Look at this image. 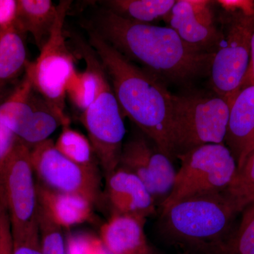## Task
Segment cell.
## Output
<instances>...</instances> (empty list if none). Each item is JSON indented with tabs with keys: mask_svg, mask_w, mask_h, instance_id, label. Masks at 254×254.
<instances>
[{
	"mask_svg": "<svg viewBox=\"0 0 254 254\" xmlns=\"http://www.w3.org/2000/svg\"><path fill=\"white\" fill-rule=\"evenodd\" d=\"M38 205L60 227L80 225L93 215V203L76 194L61 193L47 188L36 182Z\"/></svg>",
	"mask_w": 254,
	"mask_h": 254,
	"instance_id": "obj_16",
	"label": "cell"
},
{
	"mask_svg": "<svg viewBox=\"0 0 254 254\" xmlns=\"http://www.w3.org/2000/svg\"><path fill=\"white\" fill-rule=\"evenodd\" d=\"M80 53L86 63L82 72L76 71L68 84L66 96L82 113L94 102L101 88L105 71L94 50L89 44L77 40Z\"/></svg>",
	"mask_w": 254,
	"mask_h": 254,
	"instance_id": "obj_17",
	"label": "cell"
},
{
	"mask_svg": "<svg viewBox=\"0 0 254 254\" xmlns=\"http://www.w3.org/2000/svg\"><path fill=\"white\" fill-rule=\"evenodd\" d=\"M105 196L112 215H125L145 220L157 204L143 182L134 174L118 167L106 177Z\"/></svg>",
	"mask_w": 254,
	"mask_h": 254,
	"instance_id": "obj_13",
	"label": "cell"
},
{
	"mask_svg": "<svg viewBox=\"0 0 254 254\" xmlns=\"http://www.w3.org/2000/svg\"><path fill=\"white\" fill-rule=\"evenodd\" d=\"M223 193L239 214L254 203V150L237 169L235 178Z\"/></svg>",
	"mask_w": 254,
	"mask_h": 254,
	"instance_id": "obj_24",
	"label": "cell"
},
{
	"mask_svg": "<svg viewBox=\"0 0 254 254\" xmlns=\"http://www.w3.org/2000/svg\"><path fill=\"white\" fill-rule=\"evenodd\" d=\"M177 158L181 166L161 209L190 197L222 193L237 172L236 160L225 143L201 145Z\"/></svg>",
	"mask_w": 254,
	"mask_h": 254,
	"instance_id": "obj_5",
	"label": "cell"
},
{
	"mask_svg": "<svg viewBox=\"0 0 254 254\" xmlns=\"http://www.w3.org/2000/svg\"><path fill=\"white\" fill-rule=\"evenodd\" d=\"M31 150V147L16 138L0 160V205L9 216L12 232L38 225L37 184Z\"/></svg>",
	"mask_w": 254,
	"mask_h": 254,
	"instance_id": "obj_8",
	"label": "cell"
},
{
	"mask_svg": "<svg viewBox=\"0 0 254 254\" xmlns=\"http://www.w3.org/2000/svg\"><path fill=\"white\" fill-rule=\"evenodd\" d=\"M89 45L94 50L124 115L162 153L175 159L172 140L173 94L154 75L141 69L108 44L93 30H88Z\"/></svg>",
	"mask_w": 254,
	"mask_h": 254,
	"instance_id": "obj_2",
	"label": "cell"
},
{
	"mask_svg": "<svg viewBox=\"0 0 254 254\" xmlns=\"http://www.w3.org/2000/svg\"><path fill=\"white\" fill-rule=\"evenodd\" d=\"M230 105L216 94L173 95L172 140L175 158L201 145L225 143Z\"/></svg>",
	"mask_w": 254,
	"mask_h": 254,
	"instance_id": "obj_4",
	"label": "cell"
},
{
	"mask_svg": "<svg viewBox=\"0 0 254 254\" xmlns=\"http://www.w3.org/2000/svg\"><path fill=\"white\" fill-rule=\"evenodd\" d=\"M145 223L129 215H112L100 229V242L110 254H150Z\"/></svg>",
	"mask_w": 254,
	"mask_h": 254,
	"instance_id": "obj_15",
	"label": "cell"
},
{
	"mask_svg": "<svg viewBox=\"0 0 254 254\" xmlns=\"http://www.w3.org/2000/svg\"><path fill=\"white\" fill-rule=\"evenodd\" d=\"M67 254H86L84 247L81 243L74 239H69L66 245Z\"/></svg>",
	"mask_w": 254,
	"mask_h": 254,
	"instance_id": "obj_31",
	"label": "cell"
},
{
	"mask_svg": "<svg viewBox=\"0 0 254 254\" xmlns=\"http://www.w3.org/2000/svg\"><path fill=\"white\" fill-rule=\"evenodd\" d=\"M90 29L161 81L187 84L210 72L215 53L187 44L169 26L136 22L105 7L95 13Z\"/></svg>",
	"mask_w": 254,
	"mask_h": 254,
	"instance_id": "obj_1",
	"label": "cell"
},
{
	"mask_svg": "<svg viewBox=\"0 0 254 254\" xmlns=\"http://www.w3.org/2000/svg\"><path fill=\"white\" fill-rule=\"evenodd\" d=\"M238 226L207 254H254V203L242 212Z\"/></svg>",
	"mask_w": 254,
	"mask_h": 254,
	"instance_id": "obj_23",
	"label": "cell"
},
{
	"mask_svg": "<svg viewBox=\"0 0 254 254\" xmlns=\"http://www.w3.org/2000/svg\"><path fill=\"white\" fill-rule=\"evenodd\" d=\"M225 144L237 169L254 150V85L244 87L232 101Z\"/></svg>",
	"mask_w": 254,
	"mask_h": 254,
	"instance_id": "obj_14",
	"label": "cell"
},
{
	"mask_svg": "<svg viewBox=\"0 0 254 254\" xmlns=\"http://www.w3.org/2000/svg\"><path fill=\"white\" fill-rule=\"evenodd\" d=\"M16 138L12 132L0 124V160L9 152Z\"/></svg>",
	"mask_w": 254,
	"mask_h": 254,
	"instance_id": "obj_29",
	"label": "cell"
},
{
	"mask_svg": "<svg viewBox=\"0 0 254 254\" xmlns=\"http://www.w3.org/2000/svg\"><path fill=\"white\" fill-rule=\"evenodd\" d=\"M71 2L64 0L57 5L58 12L49 38L36 61L28 63L26 68V74L35 91L65 121L68 120L64 114L66 91L76 72L73 55L64 34L65 19Z\"/></svg>",
	"mask_w": 254,
	"mask_h": 254,
	"instance_id": "obj_6",
	"label": "cell"
},
{
	"mask_svg": "<svg viewBox=\"0 0 254 254\" xmlns=\"http://www.w3.org/2000/svg\"><path fill=\"white\" fill-rule=\"evenodd\" d=\"M225 31L210 67L215 94L232 103L243 88L250 66L254 11H226Z\"/></svg>",
	"mask_w": 254,
	"mask_h": 254,
	"instance_id": "obj_7",
	"label": "cell"
},
{
	"mask_svg": "<svg viewBox=\"0 0 254 254\" xmlns=\"http://www.w3.org/2000/svg\"><path fill=\"white\" fill-rule=\"evenodd\" d=\"M23 35L14 26L0 36V83L13 79L27 66Z\"/></svg>",
	"mask_w": 254,
	"mask_h": 254,
	"instance_id": "obj_21",
	"label": "cell"
},
{
	"mask_svg": "<svg viewBox=\"0 0 254 254\" xmlns=\"http://www.w3.org/2000/svg\"><path fill=\"white\" fill-rule=\"evenodd\" d=\"M16 10V0H0V36L14 26Z\"/></svg>",
	"mask_w": 254,
	"mask_h": 254,
	"instance_id": "obj_28",
	"label": "cell"
},
{
	"mask_svg": "<svg viewBox=\"0 0 254 254\" xmlns=\"http://www.w3.org/2000/svg\"><path fill=\"white\" fill-rule=\"evenodd\" d=\"M31 161L37 182L55 191L81 195L95 205L102 199L98 168L78 165L47 140L32 147Z\"/></svg>",
	"mask_w": 254,
	"mask_h": 254,
	"instance_id": "obj_9",
	"label": "cell"
},
{
	"mask_svg": "<svg viewBox=\"0 0 254 254\" xmlns=\"http://www.w3.org/2000/svg\"><path fill=\"white\" fill-rule=\"evenodd\" d=\"M38 223L43 254H67L62 227L38 205Z\"/></svg>",
	"mask_w": 254,
	"mask_h": 254,
	"instance_id": "obj_25",
	"label": "cell"
},
{
	"mask_svg": "<svg viewBox=\"0 0 254 254\" xmlns=\"http://www.w3.org/2000/svg\"><path fill=\"white\" fill-rule=\"evenodd\" d=\"M150 141L143 133L127 140L118 167L136 175L161 206L173 190L177 171L173 160Z\"/></svg>",
	"mask_w": 254,
	"mask_h": 254,
	"instance_id": "obj_11",
	"label": "cell"
},
{
	"mask_svg": "<svg viewBox=\"0 0 254 254\" xmlns=\"http://www.w3.org/2000/svg\"><path fill=\"white\" fill-rule=\"evenodd\" d=\"M0 254H13L11 223L6 210L0 205Z\"/></svg>",
	"mask_w": 254,
	"mask_h": 254,
	"instance_id": "obj_27",
	"label": "cell"
},
{
	"mask_svg": "<svg viewBox=\"0 0 254 254\" xmlns=\"http://www.w3.org/2000/svg\"><path fill=\"white\" fill-rule=\"evenodd\" d=\"M33 91L31 80L26 74L19 86L0 104V124L20 140L33 125L38 107L33 100Z\"/></svg>",
	"mask_w": 254,
	"mask_h": 254,
	"instance_id": "obj_18",
	"label": "cell"
},
{
	"mask_svg": "<svg viewBox=\"0 0 254 254\" xmlns=\"http://www.w3.org/2000/svg\"><path fill=\"white\" fill-rule=\"evenodd\" d=\"M175 0H109L101 1L105 8L131 21L150 23L160 18L167 19Z\"/></svg>",
	"mask_w": 254,
	"mask_h": 254,
	"instance_id": "obj_20",
	"label": "cell"
},
{
	"mask_svg": "<svg viewBox=\"0 0 254 254\" xmlns=\"http://www.w3.org/2000/svg\"><path fill=\"white\" fill-rule=\"evenodd\" d=\"M11 233L13 254H43L38 223L28 230Z\"/></svg>",
	"mask_w": 254,
	"mask_h": 254,
	"instance_id": "obj_26",
	"label": "cell"
},
{
	"mask_svg": "<svg viewBox=\"0 0 254 254\" xmlns=\"http://www.w3.org/2000/svg\"><path fill=\"white\" fill-rule=\"evenodd\" d=\"M167 19L182 41L200 51L215 53L222 33L214 23L210 1H176Z\"/></svg>",
	"mask_w": 254,
	"mask_h": 254,
	"instance_id": "obj_12",
	"label": "cell"
},
{
	"mask_svg": "<svg viewBox=\"0 0 254 254\" xmlns=\"http://www.w3.org/2000/svg\"><path fill=\"white\" fill-rule=\"evenodd\" d=\"M63 131L55 147L64 156L78 165L98 168V159L91 141L81 132L73 129L69 123L63 126Z\"/></svg>",
	"mask_w": 254,
	"mask_h": 254,
	"instance_id": "obj_22",
	"label": "cell"
},
{
	"mask_svg": "<svg viewBox=\"0 0 254 254\" xmlns=\"http://www.w3.org/2000/svg\"><path fill=\"white\" fill-rule=\"evenodd\" d=\"M239 213L222 193L195 195L162 209L164 232L170 239L205 253L224 242Z\"/></svg>",
	"mask_w": 254,
	"mask_h": 254,
	"instance_id": "obj_3",
	"label": "cell"
},
{
	"mask_svg": "<svg viewBox=\"0 0 254 254\" xmlns=\"http://www.w3.org/2000/svg\"><path fill=\"white\" fill-rule=\"evenodd\" d=\"M57 5L50 0H17L15 27L33 36L40 50L48 41L57 16Z\"/></svg>",
	"mask_w": 254,
	"mask_h": 254,
	"instance_id": "obj_19",
	"label": "cell"
},
{
	"mask_svg": "<svg viewBox=\"0 0 254 254\" xmlns=\"http://www.w3.org/2000/svg\"><path fill=\"white\" fill-rule=\"evenodd\" d=\"M250 85H254V28L252 33V41H251L250 66L243 88Z\"/></svg>",
	"mask_w": 254,
	"mask_h": 254,
	"instance_id": "obj_30",
	"label": "cell"
},
{
	"mask_svg": "<svg viewBox=\"0 0 254 254\" xmlns=\"http://www.w3.org/2000/svg\"><path fill=\"white\" fill-rule=\"evenodd\" d=\"M123 116L105 73L98 96L81 115L82 123L105 177L120 163L126 133Z\"/></svg>",
	"mask_w": 254,
	"mask_h": 254,
	"instance_id": "obj_10",
	"label": "cell"
}]
</instances>
